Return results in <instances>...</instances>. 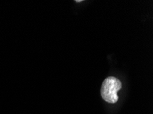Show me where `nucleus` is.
<instances>
[{
  "instance_id": "1",
  "label": "nucleus",
  "mask_w": 153,
  "mask_h": 114,
  "mask_svg": "<svg viewBox=\"0 0 153 114\" xmlns=\"http://www.w3.org/2000/svg\"><path fill=\"white\" fill-rule=\"evenodd\" d=\"M122 88V83L118 79L110 76L104 81L101 88V95L106 102L115 103L118 101L117 92Z\"/></svg>"
},
{
  "instance_id": "2",
  "label": "nucleus",
  "mask_w": 153,
  "mask_h": 114,
  "mask_svg": "<svg viewBox=\"0 0 153 114\" xmlns=\"http://www.w3.org/2000/svg\"><path fill=\"white\" fill-rule=\"evenodd\" d=\"M81 1H82V0H80V1H78V0H76V2H81Z\"/></svg>"
}]
</instances>
